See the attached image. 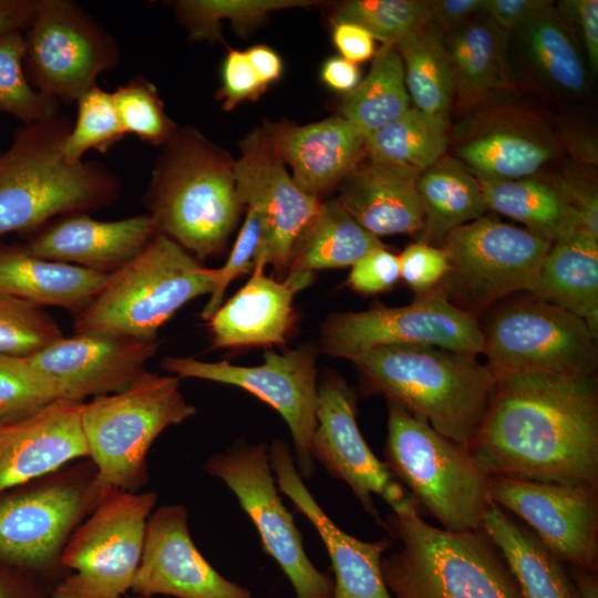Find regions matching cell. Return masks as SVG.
<instances>
[{
	"instance_id": "cell-7",
	"label": "cell",
	"mask_w": 598,
	"mask_h": 598,
	"mask_svg": "<svg viewBox=\"0 0 598 598\" xmlns=\"http://www.w3.org/2000/svg\"><path fill=\"white\" fill-rule=\"evenodd\" d=\"M384 461L416 504L441 528L465 532L482 528L492 505L491 477L466 446L439 432L400 405L388 402Z\"/></svg>"
},
{
	"instance_id": "cell-28",
	"label": "cell",
	"mask_w": 598,
	"mask_h": 598,
	"mask_svg": "<svg viewBox=\"0 0 598 598\" xmlns=\"http://www.w3.org/2000/svg\"><path fill=\"white\" fill-rule=\"evenodd\" d=\"M110 274L38 257L25 247L0 248V292L39 307L82 311Z\"/></svg>"
},
{
	"instance_id": "cell-33",
	"label": "cell",
	"mask_w": 598,
	"mask_h": 598,
	"mask_svg": "<svg viewBox=\"0 0 598 598\" xmlns=\"http://www.w3.org/2000/svg\"><path fill=\"white\" fill-rule=\"evenodd\" d=\"M506 35L486 16L472 18L443 35L455 93L464 104L476 103L502 83Z\"/></svg>"
},
{
	"instance_id": "cell-26",
	"label": "cell",
	"mask_w": 598,
	"mask_h": 598,
	"mask_svg": "<svg viewBox=\"0 0 598 598\" xmlns=\"http://www.w3.org/2000/svg\"><path fill=\"white\" fill-rule=\"evenodd\" d=\"M262 131L291 166L295 183L316 198L341 183L365 154V136L342 116L300 126L268 124Z\"/></svg>"
},
{
	"instance_id": "cell-42",
	"label": "cell",
	"mask_w": 598,
	"mask_h": 598,
	"mask_svg": "<svg viewBox=\"0 0 598 598\" xmlns=\"http://www.w3.org/2000/svg\"><path fill=\"white\" fill-rule=\"evenodd\" d=\"M427 0H352L334 12V22H351L364 28L385 45L399 42L427 24Z\"/></svg>"
},
{
	"instance_id": "cell-35",
	"label": "cell",
	"mask_w": 598,
	"mask_h": 598,
	"mask_svg": "<svg viewBox=\"0 0 598 598\" xmlns=\"http://www.w3.org/2000/svg\"><path fill=\"white\" fill-rule=\"evenodd\" d=\"M409 102L402 59L394 45L383 44L368 75L346 96L340 113L367 138L404 114Z\"/></svg>"
},
{
	"instance_id": "cell-6",
	"label": "cell",
	"mask_w": 598,
	"mask_h": 598,
	"mask_svg": "<svg viewBox=\"0 0 598 598\" xmlns=\"http://www.w3.org/2000/svg\"><path fill=\"white\" fill-rule=\"evenodd\" d=\"M218 268L199 260L164 234H157L132 260L111 272L93 300L76 315L74 332L105 331L156 340L157 331L184 305L210 295Z\"/></svg>"
},
{
	"instance_id": "cell-24",
	"label": "cell",
	"mask_w": 598,
	"mask_h": 598,
	"mask_svg": "<svg viewBox=\"0 0 598 598\" xmlns=\"http://www.w3.org/2000/svg\"><path fill=\"white\" fill-rule=\"evenodd\" d=\"M34 231L24 246L31 254L105 274L127 264L158 234L148 214L104 221L87 213L59 216Z\"/></svg>"
},
{
	"instance_id": "cell-53",
	"label": "cell",
	"mask_w": 598,
	"mask_h": 598,
	"mask_svg": "<svg viewBox=\"0 0 598 598\" xmlns=\"http://www.w3.org/2000/svg\"><path fill=\"white\" fill-rule=\"evenodd\" d=\"M560 12L579 25L588 56V63L594 73L598 70V1L568 0L559 2Z\"/></svg>"
},
{
	"instance_id": "cell-43",
	"label": "cell",
	"mask_w": 598,
	"mask_h": 598,
	"mask_svg": "<svg viewBox=\"0 0 598 598\" xmlns=\"http://www.w3.org/2000/svg\"><path fill=\"white\" fill-rule=\"evenodd\" d=\"M75 104L76 118L63 148L68 162L83 161V155L90 150L106 153L126 135L120 123L112 92L94 85Z\"/></svg>"
},
{
	"instance_id": "cell-54",
	"label": "cell",
	"mask_w": 598,
	"mask_h": 598,
	"mask_svg": "<svg viewBox=\"0 0 598 598\" xmlns=\"http://www.w3.org/2000/svg\"><path fill=\"white\" fill-rule=\"evenodd\" d=\"M52 588L39 576L0 560V598H50Z\"/></svg>"
},
{
	"instance_id": "cell-16",
	"label": "cell",
	"mask_w": 598,
	"mask_h": 598,
	"mask_svg": "<svg viewBox=\"0 0 598 598\" xmlns=\"http://www.w3.org/2000/svg\"><path fill=\"white\" fill-rule=\"evenodd\" d=\"M317 351L303 344L281 354L264 353L259 365H236L227 361L206 362L194 358L167 357L161 367L173 375L238 386L274 408L291 434L298 472L310 478L315 472L311 440L317 426Z\"/></svg>"
},
{
	"instance_id": "cell-17",
	"label": "cell",
	"mask_w": 598,
	"mask_h": 598,
	"mask_svg": "<svg viewBox=\"0 0 598 598\" xmlns=\"http://www.w3.org/2000/svg\"><path fill=\"white\" fill-rule=\"evenodd\" d=\"M316 414L317 426L311 440L313 460L333 478L344 482L378 524L381 525L382 519L373 495L385 501L394 513L416 507L411 495L367 444L357 423L354 390L332 371L323 373L318 382Z\"/></svg>"
},
{
	"instance_id": "cell-30",
	"label": "cell",
	"mask_w": 598,
	"mask_h": 598,
	"mask_svg": "<svg viewBox=\"0 0 598 598\" xmlns=\"http://www.w3.org/2000/svg\"><path fill=\"white\" fill-rule=\"evenodd\" d=\"M482 528L502 551L522 598H580L568 565L494 502Z\"/></svg>"
},
{
	"instance_id": "cell-8",
	"label": "cell",
	"mask_w": 598,
	"mask_h": 598,
	"mask_svg": "<svg viewBox=\"0 0 598 598\" xmlns=\"http://www.w3.org/2000/svg\"><path fill=\"white\" fill-rule=\"evenodd\" d=\"M179 380L144 371L126 389L83 403L82 431L103 486L141 492L147 484L151 445L165 429L196 413L181 392Z\"/></svg>"
},
{
	"instance_id": "cell-10",
	"label": "cell",
	"mask_w": 598,
	"mask_h": 598,
	"mask_svg": "<svg viewBox=\"0 0 598 598\" xmlns=\"http://www.w3.org/2000/svg\"><path fill=\"white\" fill-rule=\"evenodd\" d=\"M155 492L111 488L68 540L62 556L70 570L50 598H125L138 570Z\"/></svg>"
},
{
	"instance_id": "cell-19",
	"label": "cell",
	"mask_w": 598,
	"mask_h": 598,
	"mask_svg": "<svg viewBox=\"0 0 598 598\" xmlns=\"http://www.w3.org/2000/svg\"><path fill=\"white\" fill-rule=\"evenodd\" d=\"M157 348V340L90 330L63 336L27 359L60 400L83 403L126 389L146 371Z\"/></svg>"
},
{
	"instance_id": "cell-11",
	"label": "cell",
	"mask_w": 598,
	"mask_h": 598,
	"mask_svg": "<svg viewBox=\"0 0 598 598\" xmlns=\"http://www.w3.org/2000/svg\"><path fill=\"white\" fill-rule=\"evenodd\" d=\"M551 244L527 229L482 216L443 239L450 270L436 288L477 317L509 295L528 293Z\"/></svg>"
},
{
	"instance_id": "cell-41",
	"label": "cell",
	"mask_w": 598,
	"mask_h": 598,
	"mask_svg": "<svg viewBox=\"0 0 598 598\" xmlns=\"http://www.w3.org/2000/svg\"><path fill=\"white\" fill-rule=\"evenodd\" d=\"M23 32L0 38V112L30 125L58 116L60 103L30 84L24 71Z\"/></svg>"
},
{
	"instance_id": "cell-20",
	"label": "cell",
	"mask_w": 598,
	"mask_h": 598,
	"mask_svg": "<svg viewBox=\"0 0 598 598\" xmlns=\"http://www.w3.org/2000/svg\"><path fill=\"white\" fill-rule=\"evenodd\" d=\"M131 591L145 598H252L248 589L226 579L200 554L183 504L161 505L151 514Z\"/></svg>"
},
{
	"instance_id": "cell-49",
	"label": "cell",
	"mask_w": 598,
	"mask_h": 598,
	"mask_svg": "<svg viewBox=\"0 0 598 598\" xmlns=\"http://www.w3.org/2000/svg\"><path fill=\"white\" fill-rule=\"evenodd\" d=\"M399 257L385 246L373 249L351 266L348 282L361 293H378L400 280Z\"/></svg>"
},
{
	"instance_id": "cell-59",
	"label": "cell",
	"mask_w": 598,
	"mask_h": 598,
	"mask_svg": "<svg viewBox=\"0 0 598 598\" xmlns=\"http://www.w3.org/2000/svg\"><path fill=\"white\" fill-rule=\"evenodd\" d=\"M245 53L266 86L279 78L282 64L279 55L272 49L266 45H255Z\"/></svg>"
},
{
	"instance_id": "cell-40",
	"label": "cell",
	"mask_w": 598,
	"mask_h": 598,
	"mask_svg": "<svg viewBox=\"0 0 598 598\" xmlns=\"http://www.w3.org/2000/svg\"><path fill=\"white\" fill-rule=\"evenodd\" d=\"M310 0H181L174 2L178 20L187 28L192 41H220V21L231 20L238 30L262 22L276 10L308 7Z\"/></svg>"
},
{
	"instance_id": "cell-50",
	"label": "cell",
	"mask_w": 598,
	"mask_h": 598,
	"mask_svg": "<svg viewBox=\"0 0 598 598\" xmlns=\"http://www.w3.org/2000/svg\"><path fill=\"white\" fill-rule=\"evenodd\" d=\"M245 51L230 49L223 65V85L218 97L223 106L229 111L245 100H255L265 90Z\"/></svg>"
},
{
	"instance_id": "cell-58",
	"label": "cell",
	"mask_w": 598,
	"mask_h": 598,
	"mask_svg": "<svg viewBox=\"0 0 598 598\" xmlns=\"http://www.w3.org/2000/svg\"><path fill=\"white\" fill-rule=\"evenodd\" d=\"M321 76L330 87L350 92L358 85L360 73L357 64L342 56H336L324 63Z\"/></svg>"
},
{
	"instance_id": "cell-47",
	"label": "cell",
	"mask_w": 598,
	"mask_h": 598,
	"mask_svg": "<svg viewBox=\"0 0 598 598\" xmlns=\"http://www.w3.org/2000/svg\"><path fill=\"white\" fill-rule=\"evenodd\" d=\"M267 237L264 216L258 209L248 207L230 255L226 264L218 268L217 283L202 311L203 319L207 320L220 307L227 287L236 277L252 271L256 259H265L267 262Z\"/></svg>"
},
{
	"instance_id": "cell-13",
	"label": "cell",
	"mask_w": 598,
	"mask_h": 598,
	"mask_svg": "<svg viewBox=\"0 0 598 598\" xmlns=\"http://www.w3.org/2000/svg\"><path fill=\"white\" fill-rule=\"evenodd\" d=\"M23 34L30 84L60 104L76 103L121 60L116 39L70 0H39Z\"/></svg>"
},
{
	"instance_id": "cell-44",
	"label": "cell",
	"mask_w": 598,
	"mask_h": 598,
	"mask_svg": "<svg viewBox=\"0 0 598 598\" xmlns=\"http://www.w3.org/2000/svg\"><path fill=\"white\" fill-rule=\"evenodd\" d=\"M62 337L42 307L0 292V355L28 358Z\"/></svg>"
},
{
	"instance_id": "cell-37",
	"label": "cell",
	"mask_w": 598,
	"mask_h": 598,
	"mask_svg": "<svg viewBox=\"0 0 598 598\" xmlns=\"http://www.w3.org/2000/svg\"><path fill=\"white\" fill-rule=\"evenodd\" d=\"M414 107L447 121L455 84L443 35L425 25L396 45Z\"/></svg>"
},
{
	"instance_id": "cell-56",
	"label": "cell",
	"mask_w": 598,
	"mask_h": 598,
	"mask_svg": "<svg viewBox=\"0 0 598 598\" xmlns=\"http://www.w3.org/2000/svg\"><path fill=\"white\" fill-rule=\"evenodd\" d=\"M333 42L342 58L357 64L374 56V38L362 27L351 22H336Z\"/></svg>"
},
{
	"instance_id": "cell-21",
	"label": "cell",
	"mask_w": 598,
	"mask_h": 598,
	"mask_svg": "<svg viewBox=\"0 0 598 598\" xmlns=\"http://www.w3.org/2000/svg\"><path fill=\"white\" fill-rule=\"evenodd\" d=\"M240 148L241 155L234 162L236 193L243 206L264 216L267 265L281 278L287 275L292 245L320 200L295 183L262 128L249 134Z\"/></svg>"
},
{
	"instance_id": "cell-48",
	"label": "cell",
	"mask_w": 598,
	"mask_h": 598,
	"mask_svg": "<svg viewBox=\"0 0 598 598\" xmlns=\"http://www.w3.org/2000/svg\"><path fill=\"white\" fill-rule=\"evenodd\" d=\"M398 257L400 278L417 296L436 288L450 270L443 248L422 241L409 245Z\"/></svg>"
},
{
	"instance_id": "cell-45",
	"label": "cell",
	"mask_w": 598,
	"mask_h": 598,
	"mask_svg": "<svg viewBox=\"0 0 598 598\" xmlns=\"http://www.w3.org/2000/svg\"><path fill=\"white\" fill-rule=\"evenodd\" d=\"M125 134H134L154 146L169 141L177 126L167 116L156 86L136 75L112 92Z\"/></svg>"
},
{
	"instance_id": "cell-3",
	"label": "cell",
	"mask_w": 598,
	"mask_h": 598,
	"mask_svg": "<svg viewBox=\"0 0 598 598\" xmlns=\"http://www.w3.org/2000/svg\"><path fill=\"white\" fill-rule=\"evenodd\" d=\"M349 360L370 393L384 395L466 447L496 382V374L476 354L431 346L379 347Z\"/></svg>"
},
{
	"instance_id": "cell-51",
	"label": "cell",
	"mask_w": 598,
	"mask_h": 598,
	"mask_svg": "<svg viewBox=\"0 0 598 598\" xmlns=\"http://www.w3.org/2000/svg\"><path fill=\"white\" fill-rule=\"evenodd\" d=\"M577 227L598 239V197L596 188L575 177L555 182Z\"/></svg>"
},
{
	"instance_id": "cell-60",
	"label": "cell",
	"mask_w": 598,
	"mask_h": 598,
	"mask_svg": "<svg viewBox=\"0 0 598 598\" xmlns=\"http://www.w3.org/2000/svg\"><path fill=\"white\" fill-rule=\"evenodd\" d=\"M569 571L577 586L580 598H598L597 570L580 567H569Z\"/></svg>"
},
{
	"instance_id": "cell-31",
	"label": "cell",
	"mask_w": 598,
	"mask_h": 598,
	"mask_svg": "<svg viewBox=\"0 0 598 598\" xmlns=\"http://www.w3.org/2000/svg\"><path fill=\"white\" fill-rule=\"evenodd\" d=\"M380 247V238L361 227L338 199L320 202L292 245L286 276L312 278L321 269L352 266Z\"/></svg>"
},
{
	"instance_id": "cell-27",
	"label": "cell",
	"mask_w": 598,
	"mask_h": 598,
	"mask_svg": "<svg viewBox=\"0 0 598 598\" xmlns=\"http://www.w3.org/2000/svg\"><path fill=\"white\" fill-rule=\"evenodd\" d=\"M419 175L370 161L341 182L337 199L361 227L379 238L417 233L423 227Z\"/></svg>"
},
{
	"instance_id": "cell-1",
	"label": "cell",
	"mask_w": 598,
	"mask_h": 598,
	"mask_svg": "<svg viewBox=\"0 0 598 598\" xmlns=\"http://www.w3.org/2000/svg\"><path fill=\"white\" fill-rule=\"evenodd\" d=\"M467 450L489 477L598 485L596 375H496Z\"/></svg>"
},
{
	"instance_id": "cell-34",
	"label": "cell",
	"mask_w": 598,
	"mask_h": 598,
	"mask_svg": "<svg viewBox=\"0 0 598 598\" xmlns=\"http://www.w3.org/2000/svg\"><path fill=\"white\" fill-rule=\"evenodd\" d=\"M476 178L487 208L520 221L527 230L550 243L578 228L555 183L532 177Z\"/></svg>"
},
{
	"instance_id": "cell-22",
	"label": "cell",
	"mask_w": 598,
	"mask_h": 598,
	"mask_svg": "<svg viewBox=\"0 0 598 598\" xmlns=\"http://www.w3.org/2000/svg\"><path fill=\"white\" fill-rule=\"evenodd\" d=\"M269 461L278 491L310 520L328 550L334 571L332 598H393L381 571L382 557L393 542H364L340 529L306 487L283 441L272 442Z\"/></svg>"
},
{
	"instance_id": "cell-55",
	"label": "cell",
	"mask_w": 598,
	"mask_h": 598,
	"mask_svg": "<svg viewBox=\"0 0 598 598\" xmlns=\"http://www.w3.org/2000/svg\"><path fill=\"white\" fill-rule=\"evenodd\" d=\"M484 0H435L431 1L427 27L440 34L460 27L476 13L483 12Z\"/></svg>"
},
{
	"instance_id": "cell-23",
	"label": "cell",
	"mask_w": 598,
	"mask_h": 598,
	"mask_svg": "<svg viewBox=\"0 0 598 598\" xmlns=\"http://www.w3.org/2000/svg\"><path fill=\"white\" fill-rule=\"evenodd\" d=\"M83 403L56 400L23 420L0 425V494L89 458L81 425Z\"/></svg>"
},
{
	"instance_id": "cell-25",
	"label": "cell",
	"mask_w": 598,
	"mask_h": 598,
	"mask_svg": "<svg viewBox=\"0 0 598 598\" xmlns=\"http://www.w3.org/2000/svg\"><path fill=\"white\" fill-rule=\"evenodd\" d=\"M267 262L257 259L249 280L207 319L212 348L281 346L293 322L295 295L312 278L265 275Z\"/></svg>"
},
{
	"instance_id": "cell-14",
	"label": "cell",
	"mask_w": 598,
	"mask_h": 598,
	"mask_svg": "<svg viewBox=\"0 0 598 598\" xmlns=\"http://www.w3.org/2000/svg\"><path fill=\"white\" fill-rule=\"evenodd\" d=\"M320 346L324 353L348 360L388 346H431L478 355L483 333L477 317L434 288L405 306L329 316L320 330Z\"/></svg>"
},
{
	"instance_id": "cell-18",
	"label": "cell",
	"mask_w": 598,
	"mask_h": 598,
	"mask_svg": "<svg viewBox=\"0 0 598 598\" xmlns=\"http://www.w3.org/2000/svg\"><path fill=\"white\" fill-rule=\"evenodd\" d=\"M491 497L569 567L598 570V485L491 477Z\"/></svg>"
},
{
	"instance_id": "cell-52",
	"label": "cell",
	"mask_w": 598,
	"mask_h": 598,
	"mask_svg": "<svg viewBox=\"0 0 598 598\" xmlns=\"http://www.w3.org/2000/svg\"><path fill=\"white\" fill-rule=\"evenodd\" d=\"M550 3L548 0H484L482 13L506 31L519 30Z\"/></svg>"
},
{
	"instance_id": "cell-36",
	"label": "cell",
	"mask_w": 598,
	"mask_h": 598,
	"mask_svg": "<svg viewBox=\"0 0 598 598\" xmlns=\"http://www.w3.org/2000/svg\"><path fill=\"white\" fill-rule=\"evenodd\" d=\"M447 121L415 107L365 138L370 161L416 174L443 157L447 145Z\"/></svg>"
},
{
	"instance_id": "cell-5",
	"label": "cell",
	"mask_w": 598,
	"mask_h": 598,
	"mask_svg": "<svg viewBox=\"0 0 598 598\" xmlns=\"http://www.w3.org/2000/svg\"><path fill=\"white\" fill-rule=\"evenodd\" d=\"M398 548L381 560L393 598H522L508 565L483 528L450 532L419 509L382 519Z\"/></svg>"
},
{
	"instance_id": "cell-9",
	"label": "cell",
	"mask_w": 598,
	"mask_h": 598,
	"mask_svg": "<svg viewBox=\"0 0 598 598\" xmlns=\"http://www.w3.org/2000/svg\"><path fill=\"white\" fill-rule=\"evenodd\" d=\"M110 489L82 458L0 494V560L54 586L68 540Z\"/></svg>"
},
{
	"instance_id": "cell-15",
	"label": "cell",
	"mask_w": 598,
	"mask_h": 598,
	"mask_svg": "<svg viewBox=\"0 0 598 598\" xmlns=\"http://www.w3.org/2000/svg\"><path fill=\"white\" fill-rule=\"evenodd\" d=\"M203 470L223 481L255 525L265 551L280 566L297 598H332L333 580L308 558L302 536L278 494L266 444L237 442L210 455Z\"/></svg>"
},
{
	"instance_id": "cell-29",
	"label": "cell",
	"mask_w": 598,
	"mask_h": 598,
	"mask_svg": "<svg viewBox=\"0 0 598 598\" xmlns=\"http://www.w3.org/2000/svg\"><path fill=\"white\" fill-rule=\"evenodd\" d=\"M529 295L560 307L598 337V239L574 229L547 251Z\"/></svg>"
},
{
	"instance_id": "cell-2",
	"label": "cell",
	"mask_w": 598,
	"mask_h": 598,
	"mask_svg": "<svg viewBox=\"0 0 598 598\" xmlns=\"http://www.w3.org/2000/svg\"><path fill=\"white\" fill-rule=\"evenodd\" d=\"M65 115L22 125L0 154V236L37 230L66 214L102 209L121 193L120 177L97 161L70 163Z\"/></svg>"
},
{
	"instance_id": "cell-57",
	"label": "cell",
	"mask_w": 598,
	"mask_h": 598,
	"mask_svg": "<svg viewBox=\"0 0 598 598\" xmlns=\"http://www.w3.org/2000/svg\"><path fill=\"white\" fill-rule=\"evenodd\" d=\"M38 4L39 0H0V38L12 31H24Z\"/></svg>"
},
{
	"instance_id": "cell-46",
	"label": "cell",
	"mask_w": 598,
	"mask_h": 598,
	"mask_svg": "<svg viewBox=\"0 0 598 598\" xmlns=\"http://www.w3.org/2000/svg\"><path fill=\"white\" fill-rule=\"evenodd\" d=\"M60 400L27 358L0 355V425L23 420Z\"/></svg>"
},
{
	"instance_id": "cell-32",
	"label": "cell",
	"mask_w": 598,
	"mask_h": 598,
	"mask_svg": "<svg viewBox=\"0 0 598 598\" xmlns=\"http://www.w3.org/2000/svg\"><path fill=\"white\" fill-rule=\"evenodd\" d=\"M416 190L423 210L419 241L429 245L442 244L450 231L487 209L478 179L456 158L442 157L423 171Z\"/></svg>"
},
{
	"instance_id": "cell-4",
	"label": "cell",
	"mask_w": 598,
	"mask_h": 598,
	"mask_svg": "<svg viewBox=\"0 0 598 598\" xmlns=\"http://www.w3.org/2000/svg\"><path fill=\"white\" fill-rule=\"evenodd\" d=\"M144 202L158 233L198 260L223 249L243 208L234 161L190 127L163 145Z\"/></svg>"
},
{
	"instance_id": "cell-12",
	"label": "cell",
	"mask_w": 598,
	"mask_h": 598,
	"mask_svg": "<svg viewBox=\"0 0 598 598\" xmlns=\"http://www.w3.org/2000/svg\"><path fill=\"white\" fill-rule=\"evenodd\" d=\"M486 364L497 375L512 372L595 375L597 339L585 321L528 293L480 324Z\"/></svg>"
},
{
	"instance_id": "cell-61",
	"label": "cell",
	"mask_w": 598,
	"mask_h": 598,
	"mask_svg": "<svg viewBox=\"0 0 598 598\" xmlns=\"http://www.w3.org/2000/svg\"><path fill=\"white\" fill-rule=\"evenodd\" d=\"M125 598H145V597L135 595V596H126Z\"/></svg>"
},
{
	"instance_id": "cell-39",
	"label": "cell",
	"mask_w": 598,
	"mask_h": 598,
	"mask_svg": "<svg viewBox=\"0 0 598 598\" xmlns=\"http://www.w3.org/2000/svg\"><path fill=\"white\" fill-rule=\"evenodd\" d=\"M519 31L529 60L550 84L570 93L585 90L582 59L553 2Z\"/></svg>"
},
{
	"instance_id": "cell-38",
	"label": "cell",
	"mask_w": 598,
	"mask_h": 598,
	"mask_svg": "<svg viewBox=\"0 0 598 598\" xmlns=\"http://www.w3.org/2000/svg\"><path fill=\"white\" fill-rule=\"evenodd\" d=\"M457 154L476 177L513 181L532 177L553 157V150L530 135L497 130L470 140Z\"/></svg>"
}]
</instances>
